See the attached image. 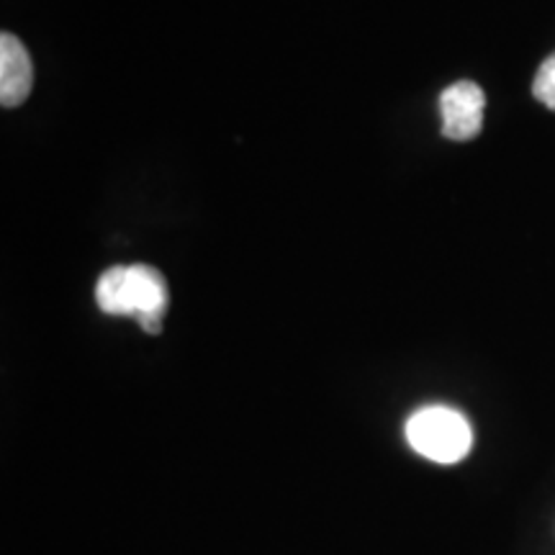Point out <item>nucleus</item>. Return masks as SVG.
<instances>
[{
    "instance_id": "nucleus-3",
    "label": "nucleus",
    "mask_w": 555,
    "mask_h": 555,
    "mask_svg": "<svg viewBox=\"0 0 555 555\" xmlns=\"http://www.w3.org/2000/svg\"><path fill=\"white\" fill-rule=\"evenodd\" d=\"M486 95L474 80H457L440 93L442 134L453 142H470L483 129Z\"/></svg>"
},
{
    "instance_id": "nucleus-2",
    "label": "nucleus",
    "mask_w": 555,
    "mask_h": 555,
    "mask_svg": "<svg viewBox=\"0 0 555 555\" xmlns=\"http://www.w3.org/2000/svg\"><path fill=\"white\" fill-rule=\"evenodd\" d=\"M406 440L420 455L442 466H453L470 453L474 433L466 416L455 409L427 406L406 422Z\"/></svg>"
},
{
    "instance_id": "nucleus-1",
    "label": "nucleus",
    "mask_w": 555,
    "mask_h": 555,
    "mask_svg": "<svg viewBox=\"0 0 555 555\" xmlns=\"http://www.w3.org/2000/svg\"><path fill=\"white\" fill-rule=\"evenodd\" d=\"M95 301L103 314L134 317L144 332L159 335L168 311V283L150 266H116L101 275Z\"/></svg>"
},
{
    "instance_id": "nucleus-5",
    "label": "nucleus",
    "mask_w": 555,
    "mask_h": 555,
    "mask_svg": "<svg viewBox=\"0 0 555 555\" xmlns=\"http://www.w3.org/2000/svg\"><path fill=\"white\" fill-rule=\"evenodd\" d=\"M532 95L543 106L555 111V52L540 65L535 80H532Z\"/></svg>"
},
{
    "instance_id": "nucleus-4",
    "label": "nucleus",
    "mask_w": 555,
    "mask_h": 555,
    "mask_svg": "<svg viewBox=\"0 0 555 555\" xmlns=\"http://www.w3.org/2000/svg\"><path fill=\"white\" fill-rule=\"evenodd\" d=\"M34 86V65L29 52L13 34L0 37V103L5 108L21 106Z\"/></svg>"
}]
</instances>
